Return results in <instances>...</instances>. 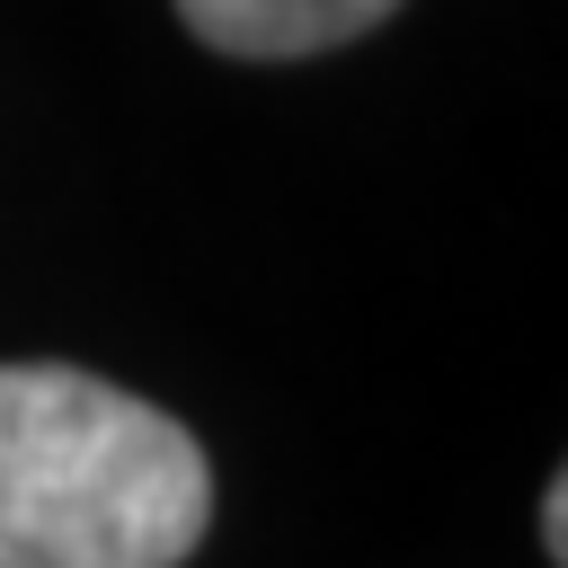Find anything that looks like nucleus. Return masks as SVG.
Returning <instances> with one entry per match:
<instances>
[{
	"label": "nucleus",
	"instance_id": "nucleus-2",
	"mask_svg": "<svg viewBox=\"0 0 568 568\" xmlns=\"http://www.w3.org/2000/svg\"><path fill=\"white\" fill-rule=\"evenodd\" d=\"M399 0H178V18L195 27V44H213L231 62H302V53L355 44Z\"/></svg>",
	"mask_w": 568,
	"mask_h": 568
},
{
	"label": "nucleus",
	"instance_id": "nucleus-1",
	"mask_svg": "<svg viewBox=\"0 0 568 568\" xmlns=\"http://www.w3.org/2000/svg\"><path fill=\"white\" fill-rule=\"evenodd\" d=\"M213 524L204 444L80 373L0 364V568H178Z\"/></svg>",
	"mask_w": 568,
	"mask_h": 568
},
{
	"label": "nucleus",
	"instance_id": "nucleus-3",
	"mask_svg": "<svg viewBox=\"0 0 568 568\" xmlns=\"http://www.w3.org/2000/svg\"><path fill=\"white\" fill-rule=\"evenodd\" d=\"M541 550H550V568L568 559V479L541 488Z\"/></svg>",
	"mask_w": 568,
	"mask_h": 568
}]
</instances>
